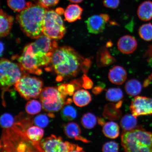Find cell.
<instances>
[{
    "label": "cell",
    "mask_w": 152,
    "mask_h": 152,
    "mask_svg": "<svg viewBox=\"0 0 152 152\" xmlns=\"http://www.w3.org/2000/svg\"><path fill=\"white\" fill-rule=\"evenodd\" d=\"M61 115L63 119L66 121L73 120L77 117V110L73 106L67 105L62 108Z\"/></svg>",
    "instance_id": "27"
},
{
    "label": "cell",
    "mask_w": 152,
    "mask_h": 152,
    "mask_svg": "<svg viewBox=\"0 0 152 152\" xmlns=\"http://www.w3.org/2000/svg\"><path fill=\"white\" fill-rule=\"evenodd\" d=\"M42 152H68L73 144L64 142L61 137L52 135L39 142Z\"/></svg>",
    "instance_id": "10"
},
{
    "label": "cell",
    "mask_w": 152,
    "mask_h": 152,
    "mask_svg": "<svg viewBox=\"0 0 152 152\" xmlns=\"http://www.w3.org/2000/svg\"><path fill=\"white\" fill-rule=\"evenodd\" d=\"M84 58L69 46L58 47L54 51L50 63L58 75L56 80L74 77L82 70Z\"/></svg>",
    "instance_id": "2"
},
{
    "label": "cell",
    "mask_w": 152,
    "mask_h": 152,
    "mask_svg": "<svg viewBox=\"0 0 152 152\" xmlns=\"http://www.w3.org/2000/svg\"><path fill=\"white\" fill-rule=\"evenodd\" d=\"M109 20L110 17L107 14L93 15L86 21L87 29L91 33L97 34L102 33L105 29L106 24Z\"/></svg>",
    "instance_id": "12"
},
{
    "label": "cell",
    "mask_w": 152,
    "mask_h": 152,
    "mask_svg": "<svg viewBox=\"0 0 152 152\" xmlns=\"http://www.w3.org/2000/svg\"><path fill=\"white\" fill-rule=\"evenodd\" d=\"M121 142L125 152H152V133L141 128L123 131Z\"/></svg>",
    "instance_id": "5"
},
{
    "label": "cell",
    "mask_w": 152,
    "mask_h": 152,
    "mask_svg": "<svg viewBox=\"0 0 152 152\" xmlns=\"http://www.w3.org/2000/svg\"><path fill=\"white\" fill-rule=\"evenodd\" d=\"M115 61V58L111 56L107 49L104 47L100 49L96 56L97 64L99 66H109Z\"/></svg>",
    "instance_id": "18"
},
{
    "label": "cell",
    "mask_w": 152,
    "mask_h": 152,
    "mask_svg": "<svg viewBox=\"0 0 152 152\" xmlns=\"http://www.w3.org/2000/svg\"><path fill=\"white\" fill-rule=\"evenodd\" d=\"M106 98L109 101L118 102L120 101L123 98V93L122 90L120 88H110L108 89L106 92Z\"/></svg>",
    "instance_id": "26"
},
{
    "label": "cell",
    "mask_w": 152,
    "mask_h": 152,
    "mask_svg": "<svg viewBox=\"0 0 152 152\" xmlns=\"http://www.w3.org/2000/svg\"><path fill=\"white\" fill-rule=\"evenodd\" d=\"M4 45L3 43L1 42V56L3 54V53L4 50Z\"/></svg>",
    "instance_id": "43"
},
{
    "label": "cell",
    "mask_w": 152,
    "mask_h": 152,
    "mask_svg": "<svg viewBox=\"0 0 152 152\" xmlns=\"http://www.w3.org/2000/svg\"><path fill=\"white\" fill-rule=\"evenodd\" d=\"M68 152H85L83 148L74 144L73 147Z\"/></svg>",
    "instance_id": "39"
},
{
    "label": "cell",
    "mask_w": 152,
    "mask_h": 152,
    "mask_svg": "<svg viewBox=\"0 0 152 152\" xmlns=\"http://www.w3.org/2000/svg\"><path fill=\"white\" fill-rule=\"evenodd\" d=\"M108 77L112 83L121 85L126 81L127 73L126 70L122 66H115L110 70Z\"/></svg>",
    "instance_id": "14"
},
{
    "label": "cell",
    "mask_w": 152,
    "mask_h": 152,
    "mask_svg": "<svg viewBox=\"0 0 152 152\" xmlns=\"http://www.w3.org/2000/svg\"><path fill=\"white\" fill-rule=\"evenodd\" d=\"M91 63L92 61L90 58H84L83 62L82 68V71L84 74H86L88 71L89 68L90 67Z\"/></svg>",
    "instance_id": "38"
},
{
    "label": "cell",
    "mask_w": 152,
    "mask_h": 152,
    "mask_svg": "<svg viewBox=\"0 0 152 152\" xmlns=\"http://www.w3.org/2000/svg\"><path fill=\"white\" fill-rule=\"evenodd\" d=\"M54 114L50 113L46 114H40L36 116L34 120V123L36 126L42 128L47 127L50 121V118H54Z\"/></svg>",
    "instance_id": "28"
},
{
    "label": "cell",
    "mask_w": 152,
    "mask_h": 152,
    "mask_svg": "<svg viewBox=\"0 0 152 152\" xmlns=\"http://www.w3.org/2000/svg\"><path fill=\"white\" fill-rule=\"evenodd\" d=\"M20 65L7 59H1L0 63V83L3 91L16 84L22 77Z\"/></svg>",
    "instance_id": "8"
},
{
    "label": "cell",
    "mask_w": 152,
    "mask_h": 152,
    "mask_svg": "<svg viewBox=\"0 0 152 152\" xmlns=\"http://www.w3.org/2000/svg\"><path fill=\"white\" fill-rule=\"evenodd\" d=\"M119 147L117 142L114 141L106 142L102 146V152H118Z\"/></svg>",
    "instance_id": "34"
},
{
    "label": "cell",
    "mask_w": 152,
    "mask_h": 152,
    "mask_svg": "<svg viewBox=\"0 0 152 152\" xmlns=\"http://www.w3.org/2000/svg\"><path fill=\"white\" fill-rule=\"evenodd\" d=\"M148 62L149 66L152 67V57L150 58H149L148 59Z\"/></svg>",
    "instance_id": "45"
},
{
    "label": "cell",
    "mask_w": 152,
    "mask_h": 152,
    "mask_svg": "<svg viewBox=\"0 0 152 152\" xmlns=\"http://www.w3.org/2000/svg\"><path fill=\"white\" fill-rule=\"evenodd\" d=\"M152 78L151 76H149L148 77V78L145 80L144 81L143 83V86L144 87H147L150 84V83H151Z\"/></svg>",
    "instance_id": "41"
},
{
    "label": "cell",
    "mask_w": 152,
    "mask_h": 152,
    "mask_svg": "<svg viewBox=\"0 0 152 152\" xmlns=\"http://www.w3.org/2000/svg\"><path fill=\"white\" fill-rule=\"evenodd\" d=\"M47 10L46 7L40 4L29 2L17 16L21 28L28 37L37 39L43 35V19Z\"/></svg>",
    "instance_id": "4"
},
{
    "label": "cell",
    "mask_w": 152,
    "mask_h": 152,
    "mask_svg": "<svg viewBox=\"0 0 152 152\" xmlns=\"http://www.w3.org/2000/svg\"><path fill=\"white\" fill-rule=\"evenodd\" d=\"M140 37L144 40H152V24L148 23L142 25L138 30Z\"/></svg>",
    "instance_id": "30"
},
{
    "label": "cell",
    "mask_w": 152,
    "mask_h": 152,
    "mask_svg": "<svg viewBox=\"0 0 152 152\" xmlns=\"http://www.w3.org/2000/svg\"><path fill=\"white\" fill-rule=\"evenodd\" d=\"M125 89L126 94L129 96H136L141 92L142 86L137 80L130 79L125 83Z\"/></svg>",
    "instance_id": "22"
},
{
    "label": "cell",
    "mask_w": 152,
    "mask_h": 152,
    "mask_svg": "<svg viewBox=\"0 0 152 152\" xmlns=\"http://www.w3.org/2000/svg\"><path fill=\"white\" fill-rule=\"evenodd\" d=\"M42 109L41 104L38 100H32L26 104V110L30 115H34L40 112Z\"/></svg>",
    "instance_id": "31"
},
{
    "label": "cell",
    "mask_w": 152,
    "mask_h": 152,
    "mask_svg": "<svg viewBox=\"0 0 152 152\" xmlns=\"http://www.w3.org/2000/svg\"><path fill=\"white\" fill-rule=\"evenodd\" d=\"M132 115L136 118L140 115H152V99L145 96H137L130 106Z\"/></svg>",
    "instance_id": "11"
},
{
    "label": "cell",
    "mask_w": 152,
    "mask_h": 152,
    "mask_svg": "<svg viewBox=\"0 0 152 152\" xmlns=\"http://www.w3.org/2000/svg\"><path fill=\"white\" fill-rule=\"evenodd\" d=\"M26 135L30 140L34 142H40L44 134L43 129L37 126H30L26 132Z\"/></svg>",
    "instance_id": "25"
},
{
    "label": "cell",
    "mask_w": 152,
    "mask_h": 152,
    "mask_svg": "<svg viewBox=\"0 0 152 152\" xmlns=\"http://www.w3.org/2000/svg\"><path fill=\"white\" fill-rule=\"evenodd\" d=\"M104 90V88L102 87L96 86L93 88L92 92L96 95H98L101 93Z\"/></svg>",
    "instance_id": "40"
},
{
    "label": "cell",
    "mask_w": 152,
    "mask_h": 152,
    "mask_svg": "<svg viewBox=\"0 0 152 152\" xmlns=\"http://www.w3.org/2000/svg\"><path fill=\"white\" fill-rule=\"evenodd\" d=\"M37 1L38 3L48 8L56 5L59 0H37Z\"/></svg>",
    "instance_id": "37"
},
{
    "label": "cell",
    "mask_w": 152,
    "mask_h": 152,
    "mask_svg": "<svg viewBox=\"0 0 152 152\" xmlns=\"http://www.w3.org/2000/svg\"><path fill=\"white\" fill-rule=\"evenodd\" d=\"M14 18L12 16L7 15L1 9L0 12V36L6 37L10 31Z\"/></svg>",
    "instance_id": "16"
},
{
    "label": "cell",
    "mask_w": 152,
    "mask_h": 152,
    "mask_svg": "<svg viewBox=\"0 0 152 152\" xmlns=\"http://www.w3.org/2000/svg\"><path fill=\"white\" fill-rule=\"evenodd\" d=\"M119 51L124 54H132L136 50L137 42L134 38L130 35H125L121 37L117 42Z\"/></svg>",
    "instance_id": "13"
},
{
    "label": "cell",
    "mask_w": 152,
    "mask_h": 152,
    "mask_svg": "<svg viewBox=\"0 0 152 152\" xmlns=\"http://www.w3.org/2000/svg\"><path fill=\"white\" fill-rule=\"evenodd\" d=\"M40 99L43 109L49 113L61 109L68 100L58 90L54 87H47L43 89Z\"/></svg>",
    "instance_id": "9"
},
{
    "label": "cell",
    "mask_w": 152,
    "mask_h": 152,
    "mask_svg": "<svg viewBox=\"0 0 152 152\" xmlns=\"http://www.w3.org/2000/svg\"><path fill=\"white\" fill-rule=\"evenodd\" d=\"M69 1L72 3H79L82 2L83 0H69Z\"/></svg>",
    "instance_id": "44"
},
{
    "label": "cell",
    "mask_w": 152,
    "mask_h": 152,
    "mask_svg": "<svg viewBox=\"0 0 152 152\" xmlns=\"http://www.w3.org/2000/svg\"><path fill=\"white\" fill-rule=\"evenodd\" d=\"M97 121V119L94 114L91 113H87L85 114L83 116L81 119V123L85 128L91 129L96 126Z\"/></svg>",
    "instance_id": "29"
},
{
    "label": "cell",
    "mask_w": 152,
    "mask_h": 152,
    "mask_svg": "<svg viewBox=\"0 0 152 152\" xmlns=\"http://www.w3.org/2000/svg\"><path fill=\"white\" fill-rule=\"evenodd\" d=\"M64 130L66 135L69 138L80 140L85 143L90 142V140L81 136L80 127L76 123L70 122L67 123L64 125Z\"/></svg>",
    "instance_id": "15"
},
{
    "label": "cell",
    "mask_w": 152,
    "mask_h": 152,
    "mask_svg": "<svg viewBox=\"0 0 152 152\" xmlns=\"http://www.w3.org/2000/svg\"><path fill=\"white\" fill-rule=\"evenodd\" d=\"M66 32L63 21L59 13L54 10H47L43 19V35L53 39H60Z\"/></svg>",
    "instance_id": "6"
},
{
    "label": "cell",
    "mask_w": 152,
    "mask_h": 152,
    "mask_svg": "<svg viewBox=\"0 0 152 152\" xmlns=\"http://www.w3.org/2000/svg\"><path fill=\"white\" fill-rule=\"evenodd\" d=\"M138 18L144 21H148L152 19V2L145 1L139 6L137 11Z\"/></svg>",
    "instance_id": "20"
},
{
    "label": "cell",
    "mask_w": 152,
    "mask_h": 152,
    "mask_svg": "<svg viewBox=\"0 0 152 152\" xmlns=\"http://www.w3.org/2000/svg\"><path fill=\"white\" fill-rule=\"evenodd\" d=\"M0 122L1 126L3 129H9L14 126L15 120L11 114L4 113L1 115Z\"/></svg>",
    "instance_id": "33"
},
{
    "label": "cell",
    "mask_w": 152,
    "mask_h": 152,
    "mask_svg": "<svg viewBox=\"0 0 152 152\" xmlns=\"http://www.w3.org/2000/svg\"><path fill=\"white\" fill-rule=\"evenodd\" d=\"M98 120L99 124L102 125V126H103L104 124L105 123H104V121L103 119L99 118H98Z\"/></svg>",
    "instance_id": "42"
},
{
    "label": "cell",
    "mask_w": 152,
    "mask_h": 152,
    "mask_svg": "<svg viewBox=\"0 0 152 152\" xmlns=\"http://www.w3.org/2000/svg\"><path fill=\"white\" fill-rule=\"evenodd\" d=\"M26 130L16 123L10 128L3 129L1 152H42L40 142L30 140L26 135Z\"/></svg>",
    "instance_id": "3"
},
{
    "label": "cell",
    "mask_w": 152,
    "mask_h": 152,
    "mask_svg": "<svg viewBox=\"0 0 152 152\" xmlns=\"http://www.w3.org/2000/svg\"><path fill=\"white\" fill-rule=\"evenodd\" d=\"M118 109L114 104H107L104 107V116L108 119L114 120L119 119L121 115V113Z\"/></svg>",
    "instance_id": "24"
},
{
    "label": "cell",
    "mask_w": 152,
    "mask_h": 152,
    "mask_svg": "<svg viewBox=\"0 0 152 152\" xmlns=\"http://www.w3.org/2000/svg\"><path fill=\"white\" fill-rule=\"evenodd\" d=\"M73 99L76 105L83 107L90 103L92 101V97L88 91L80 90L76 91L74 94Z\"/></svg>",
    "instance_id": "19"
},
{
    "label": "cell",
    "mask_w": 152,
    "mask_h": 152,
    "mask_svg": "<svg viewBox=\"0 0 152 152\" xmlns=\"http://www.w3.org/2000/svg\"><path fill=\"white\" fill-rule=\"evenodd\" d=\"M120 0H103V4L104 7L111 9H116L119 7Z\"/></svg>",
    "instance_id": "35"
},
{
    "label": "cell",
    "mask_w": 152,
    "mask_h": 152,
    "mask_svg": "<svg viewBox=\"0 0 152 152\" xmlns=\"http://www.w3.org/2000/svg\"><path fill=\"white\" fill-rule=\"evenodd\" d=\"M104 135L109 138L115 139L119 134V127L116 123L109 121L104 124L102 128Z\"/></svg>",
    "instance_id": "21"
},
{
    "label": "cell",
    "mask_w": 152,
    "mask_h": 152,
    "mask_svg": "<svg viewBox=\"0 0 152 152\" xmlns=\"http://www.w3.org/2000/svg\"><path fill=\"white\" fill-rule=\"evenodd\" d=\"M151 77H152V75H151Z\"/></svg>",
    "instance_id": "46"
},
{
    "label": "cell",
    "mask_w": 152,
    "mask_h": 152,
    "mask_svg": "<svg viewBox=\"0 0 152 152\" xmlns=\"http://www.w3.org/2000/svg\"><path fill=\"white\" fill-rule=\"evenodd\" d=\"M58 48L56 41L43 35L25 47L17 60L23 71L40 75L41 68L50 63L54 51Z\"/></svg>",
    "instance_id": "1"
},
{
    "label": "cell",
    "mask_w": 152,
    "mask_h": 152,
    "mask_svg": "<svg viewBox=\"0 0 152 152\" xmlns=\"http://www.w3.org/2000/svg\"><path fill=\"white\" fill-rule=\"evenodd\" d=\"M8 7L16 12H20L27 6L25 0H7Z\"/></svg>",
    "instance_id": "32"
},
{
    "label": "cell",
    "mask_w": 152,
    "mask_h": 152,
    "mask_svg": "<svg viewBox=\"0 0 152 152\" xmlns=\"http://www.w3.org/2000/svg\"><path fill=\"white\" fill-rule=\"evenodd\" d=\"M121 126L124 131H131L136 128L137 120L133 115L128 114L124 116L120 122Z\"/></svg>",
    "instance_id": "23"
},
{
    "label": "cell",
    "mask_w": 152,
    "mask_h": 152,
    "mask_svg": "<svg viewBox=\"0 0 152 152\" xmlns=\"http://www.w3.org/2000/svg\"><path fill=\"white\" fill-rule=\"evenodd\" d=\"M42 81L38 78L22 76L15 85V89L26 100L39 97L42 91Z\"/></svg>",
    "instance_id": "7"
},
{
    "label": "cell",
    "mask_w": 152,
    "mask_h": 152,
    "mask_svg": "<svg viewBox=\"0 0 152 152\" xmlns=\"http://www.w3.org/2000/svg\"><path fill=\"white\" fill-rule=\"evenodd\" d=\"M83 9L77 4H70L66 7L64 12L65 20L69 23L80 20Z\"/></svg>",
    "instance_id": "17"
},
{
    "label": "cell",
    "mask_w": 152,
    "mask_h": 152,
    "mask_svg": "<svg viewBox=\"0 0 152 152\" xmlns=\"http://www.w3.org/2000/svg\"><path fill=\"white\" fill-rule=\"evenodd\" d=\"M82 87L86 89H90L92 88L94 83L90 77L84 74L82 77Z\"/></svg>",
    "instance_id": "36"
}]
</instances>
